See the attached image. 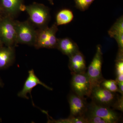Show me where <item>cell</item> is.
<instances>
[{
  "mask_svg": "<svg viewBox=\"0 0 123 123\" xmlns=\"http://www.w3.org/2000/svg\"><path fill=\"white\" fill-rule=\"evenodd\" d=\"M24 9L29 14L31 24L39 28L47 26L50 18L48 7L43 4L34 2L25 6Z\"/></svg>",
  "mask_w": 123,
  "mask_h": 123,
  "instance_id": "obj_1",
  "label": "cell"
},
{
  "mask_svg": "<svg viewBox=\"0 0 123 123\" xmlns=\"http://www.w3.org/2000/svg\"><path fill=\"white\" fill-rule=\"evenodd\" d=\"M0 40L8 47H14L17 44L15 21L6 15L0 17Z\"/></svg>",
  "mask_w": 123,
  "mask_h": 123,
  "instance_id": "obj_2",
  "label": "cell"
},
{
  "mask_svg": "<svg viewBox=\"0 0 123 123\" xmlns=\"http://www.w3.org/2000/svg\"><path fill=\"white\" fill-rule=\"evenodd\" d=\"M103 52L100 45L97 46L96 53L87 69L86 74L90 81L91 88L100 85L104 80L102 72Z\"/></svg>",
  "mask_w": 123,
  "mask_h": 123,
  "instance_id": "obj_3",
  "label": "cell"
},
{
  "mask_svg": "<svg viewBox=\"0 0 123 123\" xmlns=\"http://www.w3.org/2000/svg\"><path fill=\"white\" fill-rule=\"evenodd\" d=\"M17 43L34 46L35 42L36 30L32 24L28 21H15Z\"/></svg>",
  "mask_w": 123,
  "mask_h": 123,
  "instance_id": "obj_4",
  "label": "cell"
},
{
  "mask_svg": "<svg viewBox=\"0 0 123 123\" xmlns=\"http://www.w3.org/2000/svg\"><path fill=\"white\" fill-rule=\"evenodd\" d=\"M71 86L74 93L81 98L90 97L92 88L86 73L76 74L71 73Z\"/></svg>",
  "mask_w": 123,
  "mask_h": 123,
  "instance_id": "obj_5",
  "label": "cell"
},
{
  "mask_svg": "<svg viewBox=\"0 0 123 123\" xmlns=\"http://www.w3.org/2000/svg\"><path fill=\"white\" fill-rule=\"evenodd\" d=\"M117 97L115 93L110 92L100 85L92 88L90 96L94 103L110 108L112 107Z\"/></svg>",
  "mask_w": 123,
  "mask_h": 123,
  "instance_id": "obj_6",
  "label": "cell"
},
{
  "mask_svg": "<svg viewBox=\"0 0 123 123\" xmlns=\"http://www.w3.org/2000/svg\"><path fill=\"white\" fill-rule=\"evenodd\" d=\"M87 112L103 119L107 123H117L120 119L118 114L113 109L98 105L92 101L88 105Z\"/></svg>",
  "mask_w": 123,
  "mask_h": 123,
  "instance_id": "obj_7",
  "label": "cell"
},
{
  "mask_svg": "<svg viewBox=\"0 0 123 123\" xmlns=\"http://www.w3.org/2000/svg\"><path fill=\"white\" fill-rule=\"evenodd\" d=\"M38 85H41L47 89L50 90H52V88L49 87L46 84L41 81L37 77L33 69L30 70L28 72V76L25 81L24 86L22 90L18 92V97L23 98L29 99L27 97V94L30 93L31 96V92L34 88L36 87Z\"/></svg>",
  "mask_w": 123,
  "mask_h": 123,
  "instance_id": "obj_8",
  "label": "cell"
},
{
  "mask_svg": "<svg viewBox=\"0 0 123 123\" xmlns=\"http://www.w3.org/2000/svg\"><path fill=\"white\" fill-rule=\"evenodd\" d=\"M70 117L84 116L88 110V105L85 98L72 94L68 98Z\"/></svg>",
  "mask_w": 123,
  "mask_h": 123,
  "instance_id": "obj_9",
  "label": "cell"
},
{
  "mask_svg": "<svg viewBox=\"0 0 123 123\" xmlns=\"http://www.w3.org/2000/svg\"><path fill=\"white\" fill-rule=\"evenodd\" d=\"M23 0H0V7L6 15L13 18L24 6Z\"/></svg>",
  "mask_w": 123,
  "mask_h": 123,
  "instance_id": "obj_10",
  "label": "cell"
},
{
  "mask_svg": "<svg viewBox=\"0 0 123 123\" xmlns=\"http://www.w3.org/2000/svg\"><path fill=\"white\" fill-rule=\"evenodd\" d=\"M68 67L71 73L83 74L87 70L84 55L79 51L69 57Z\"/></svg>",
  "mask_w": 123,
  "mask_h": 123,
  "instance_id": "obj_11",
  "label": "cell"
},
{
  "mask_svg": "<svg viewBox=\"0 0 123 123\" xmlns=\"http://www.w3.org/2000/svg\"><path fill=\"white\" fill-rule=\"evenodd\" d=\"M56 48L69 57L79 51L77 44L68 38L58 39Z\"/></svg>",
  "mask_w": 123,
  "mask_h": 123,
  "instance_id": "obj_12",
  "label": "cell"
},
{
  "mask_svg": "<svg viewBox=\"0 0 123 123\" xmlns=\"http://www.w3.org/2000/svg\"><path fill=\"white\" fill-rule=\"evenodd\" d=\"M14 47L0 46V69L7 68L13 63L15 57Z\"/></svg>",
  "mask_w": 123,
  "mask_h": 123,
  "instance_id": "obj_13",
  "label": "cell"
},
{
  "mask_svg": "<svg viewBox=\"0 0 123 123\" xmlns=\"http://www.w3.org/2000/svg\"><path fill=\"white\" fill-rule=\"evenodd\" d=\"M74 18L72 11L65 9L59 11L56 16V24L58 26L65 25L72 22Z\"/></svg>",
  "mask_w": 123,
  "mask_h": 123,
  "instance_id": "obj_14",
  "label": "cell"
},
{
  "mask_svg": "<svg viewBox=\"0 0 123 123\" xmlns=\"http://www.w3.org/2000/svg\"><path fill=\"white\" fill-rule=\"evenodd\" d=\"M50 32V27L48 26L39 28L36 30L35 42L34 46L36 49H38L39 47L43 42L48 39Z\"/></svg>",
  "mask_w": 123,
  "mask_h": 123,
  "instance_id": "obj_15",
  "label": "cell"
},
{
  "mask_svg": "<svg viewBox=\"0 0 123 123\" xmlns=\"http://www.w3.org/2000/svg\"><path fill=\"white\" fill-rule=\"evenodd\" d=\"M108 34L111 37L115 38L118 36L123 35V18H119L111 29L108 31Z\"/></svg>",
  "mask_w": 123,
  "mask_h": 123,
  "instance_id": "obj_16",
  "label": "cell"
},
{
  "mask_svg": "<svg viewBox=\"0 0 123 123\" xmlns=\"http://www.w3.org/2000/svg\"><path fill=\"white\" fill-rule=\"evenodd\" d=\"M123 50H119L116 61L117 82H123Z\"/></svg>",
  "mask_w": 123,
  "mask_h": 123,
  "instance_id": "obj_17",
  "label": "cell"
},
{
  "mask_svg": "<svg viewBox=\"0 0 123 123\" xmlns=\"http://www.w3.org/2000/svg\"><path fill=\"white\" fill-rule=\"evenodd\" d=\"M100 86L103 88L112 93L119 92L117 82L115 80L104 79L101 82Z\"/></svg>",
  "mask_w": 123,
  "mask_h": 123,
  "instance_id": "obj_18",
  "label": "cell"
},
{
  "mask_svg": "<svg viewBox=\"0 0 123 123\" xmlns=\"http://www.w3.org/2000/svg\"><path fill=\"white\" fill-rule=\"evenodd\" d=\"M57 31V26L55 23L50 27V32L48 40L50 44L51 49L56 48L58 38H56V35Z\"/></svg>",
  "mask_w": 123,
  "mask_h": 123,
  "instance_id": "obj_19",
  "label": "cell"
},
{
  "mask_svg": "<svg viewBox=\"0 0 123 123\" xmlns=\"http://www.w3.org/2000/svg\"><path fill=\"white\" fill-rule=\"evenodd\" d=\"M76 7L82 11H86L89 8L95 0H74Z\"/></svg>",
  "mask_w": 123,
  "mask_h": 123,
  "instance_id": "obj_20",
  "label": "cell"
},
{
  "mask_svg": "<svg viewBox=\"0 0 123 123\" xmlns=\"http://www.w3.org/2000/svg\"><path fill=\"white\" fill-rule=\"evenodd\" d=\"M84 116L86 119L87 123H107L106 121L103 119L95 115L90 114L87 111Z\"/></svg>",
  "mask_w": 123,
  "mask_h": 123,
  "instance_id": "obj_21",
  "label": "cell"
},
{
  "mask_svg": "<svg viewBox=\"0 0 123 123\" xmlns=\"http://www.w3.org/2000/svg\"><path fill=\"white\" fill-rule=\"evenodd\" d=\"M113 110H119L121 111H123V95H117L116 99L112 106Z\"/></svg>",
  "mask_w": 123,
  "mask_h": 123,
  "instance_id": "obj_22",
  "label": "cell"
},
{
  "mask_svg": "<svg viewBox=\"0 0 123 123\" xmlns=\"http://www.w3.org/2000/svg\"><path fill=\"white\" fill-rule=\"evenodd\" d=\"M118 88L119 90V93L121 94V95L123 94V82H117Z\"/></svg>",
  "mask_w": 123,
  "mask_h": 123,
  "instance_id": "obj_23",
  "label": "cell"
},
{
  "mask_svg": "<svg viewBox=\"0 0 123 123\" xmlns=\"http://www.w3.org/2000/svg\"><path fill=\"white\" fill-rule=\"evenodd\" d=\"M48 0L49 1V2H50L51 4L52 5L54 4V2H53L54 0Z\"/></svg>",
  "mask_w": 123,
  "mask_h": 123,
  "instance_id": "obj_24",
  "label": "cell"
},
{
  "mask_svg": "<svg viewBox=\"0 0 123 123\" xmlns=\"http://www.w3.org/2000/svg\"><path fill=\"white\" fill-rule=\"evenodd\" d=\"M3 86V83H2V81L0 78V87L2 86Z\"/></svg>",
  "mask_w": 123,
  "mask_h": 123,
  "instance_id": "obj_25",
  "label": "cell"
},
{
  "mask_svg": "<svg viewBox=\"0 0 123 123\" xmlns=\"http://www.w3.org/2000/svg\"><path fill=\"white\" fill-rule=\"evenodd\" d=\"M2 12L1 9L0 7V17H1V13Z\"/></svg>",
  "mask_w": 123,
  "mask_h": 123,
  "instance_id": "obj_26",
  "label": "cell"
},
{
  "mask_svg": "<svg viewBox=\"0 0 123 123\" xmlns=\"http://www.w3.org/2000/svg\"><path fill=\"white\" fill-rule=\"evenodd\" d=\"M2 42H1L0 40V46H2Z\"/></svg>",
  "mask_w": 123,
  "mask_h": 123,
  "instance_id": "obj_27",
  "label": "cell"
}]
</instances>
